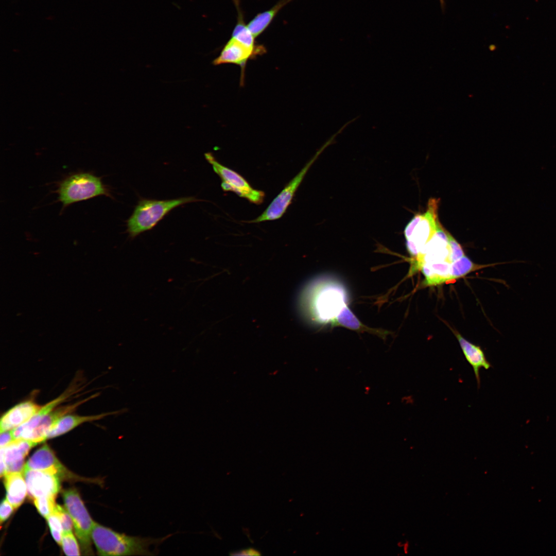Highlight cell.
<instances>
[{"instance_id":"30bf717a","label":"cell","mask_w":556,"mask_h":556,"mask_svg":"<svg viewBox=\"0 0 556 556\" xmlns=\"http://www.w3.org/2000/svg\"><path fill=\"white\" fill-rule=\"evenodd\" d=\"M263 45L256 47H249L236 39L231 38L222 48L219 55L212 63L214 65L223 64H234L239 65L241 69V83L244 82L245 67L249 59L255 58L266 53Z\"/></svg>"},{"instance_id":"83f0119b","label":"cell","mask_w":556,"mask_h":556,"mask_svg":"<svg viewBox=\"0 0 556 556\" xmlns=\"http://www.w3.org/2000/svg\"><path fill=\"white\" fill-rule=\"evenodd\" d=\"M14 440L11 430H8L1 432L0 446L3 447Z\"/></svg>"},{"instance_id":"d4e9b609","label":"cell","mask_w":556,"mask_h":556,"mask_svg":"<svg viewBox=\"0 0 556 556\" xmlns=\"http://www.w3.org/2000/svg\"><path fill=\"white\" fill-rule=\"evenodd\" d=\"M55 512L58 514L60 519L63 533L72 532L73 523L67 511L60 505H56Z\"/></svg>"},{"instance_id":"5bb4252c","label":"cell","mask_w":556,"mask_h":556,"mask_svg":"<svg viewBox=\"0 0 556 556\" xmlns=\"http://www.w3.org/2000/svg\"><path fill=\"white\" fill-rule=\"evenodd\" d=\"M37 444L24 439H16L1 448L6 464V474L22 473L25 464L24 458L30 450Z\"/></svg>"},{"instance_id":"ba28073f","label":"cell","mask_w":556,"mask_h":556,"mask_svg":"<svg viewBox=\"0 0 556 556\" xmlns=\"http://www.w3.org/2000/svg\"><path fill=\"white\" fill-rule=\"evenodd\" d=\"M63 498L65 507L72 518L81 549L85 554H91V531L94 522L76 490L71 489L64 491Z\"/></svg>"},{"instance_id":"e0dca14e","label":"cell","mask_w":556,"mask_h":556,"mask_svg":"<svg viewBox=\"0 0 556 556\" xmlns=\"http://www.w3.org/2000/svg\"><path fill=\"white\" fill-rule=\"evenodd\" d=\"M457 338L463 355L472 367L477 381L478 388L480 385V370L481 368L488 370L492 367L487 360L485 354L481 348L465 339L459 332L451 329Z\"/></svg>"},{"instance_id":"44dd1931","label":"cell","mask_w":556,"mask_h":556,"mask_svg":"<svg viewBox=\"0 0 556 556\" xmlns=\"http://www.w3.org/2000/svg\"><path fill=\"white\" fill-rule=\"evenodd\" d=\"M237 12V22L232 31L231 37L251 47L258 46L244 20V13L240 7V0H232Z\"/></svg>"},{"instance_id":"3957f363","label":"cell","mask_w":556,"mask_h":556,"mask_svg":"<svg viewBox=\"0 0 556 556\" xmlns=\"http://www.w3.org/2000/svg\"><path fill=\"white\" fill-rule=\"evenodd\" d=\"M201 201L194 197L159 200L141 198L127 221V232L131 239L152 229L171 211L186 203Z\"/></svg>"},{"instance_id":"9a60e30c","label":"cell","mask_w":556,"mask_h":556,"mask_svg":"<svg viewBox=\"0 0 556 556\" xmlns=\"http://www.w3.org/2000/svg\"><path fill=\"white\" fill-rule=\"evenodd\" d=\"M76 387L69 388L56 398L51 401L44 406H42L38 412L28 421L21 426L11 430L14 440H28L33 430L36 427L40 420L51 411L58 407L61 403L65 401L71 395L76 392Z\"/></svg>"},{"instance_id":"8992f818","label":"cell","mask_w":556,"mask_h":556,"mask_svg":"<svg viewBox=\"0 0 556 556\" xmlns=\"http://www.w3.org/2000/svg\"><path fill=\"white\" fill-rule=\"evenodd\" d=\"M342 131V129H339L337 132L332 135L300 172L284 187L261 215L249 222L258 223L277 220L281 218L291 204L296 192L311 166L322 152L327 146L333 143L337 134L341 133Z\"/></svg>"},{"instance_id":"4fadbf2b","label":"cell","mask_w":556,"mask_h":556,"mask_svg":"<svg viewBox=\"0 0 556 556\" xmlns=\"http://www.w3.org/2000/svg\"><path fill=\"white\" fill-rule=\"evenodd\" d=\"M92 397H90L73 404L56 407L40 420L38 425L31 432L27 440L37 445L44 442L47 439V434L52 427L61 418L74 411L82 403L86 402L88 399Z\"/></svg>"},{"instance_id":"603a6c76","label":"cell","mask_w":556,"mask_h":556,"mask_svg":"<svg viewBox=\"0 0 556 556\" xmlns=\"http://www.w3.org/2000/svg\"><path fill=\"white\" fill-rule=\"evenodd\" d=\"M55 499L51 497H41L33 499L34 504L39 513L46 518L55 511L56 504Z\"/></svg>"},{"instance_id":"9c48e42d","label":"cell","mask_w":556,"mask_h":556,"mask_svg":"<svg viewBox=\"0 0 556 556\" xmlns=\"http://www.w3.org/2000/svg\"><path fill=\"white\" fill-rule=\"evenodd\" d=\"M439 199L430 198L428 202L426 211L411 234L407 238L406 248L408 253L415 257L423 247L433 236L437 231L438 208Z\"/></svg>"},{"instance_id":"f546056e","label":"cell","mask_w":556,"mask_h":556,"mask_svg":"<svg viewBox=\"0 0 556 556\" xmlns=\"http://www.w3.org/2000/svg\"><path fill=\"white\" fill-rule=\"evenodd\" d=\"M0 453H0V454H1V457H0V458H1V462H0L1 472H0V475H1V477H2L3 476L4 477L5 476V475L6 474V473H7V472H6V462H5V460L4 456V454H3V452L2 451H0Z\"/></svg>"},{"instance_id":"d6986e66","label":"cell","mask_w":556,"mask_h":556,"mask_svg":"<svg viewBox=\"0 0 556 556\" xmlns=\"http://www.w3.org/2000/svg\"><path fill=\"white\" fill-rule=\"evenodd\" d=\"M4 484L6 490V499L14 509L18 508L23 502L27 494V485L23 473L16 472L6 474L4 476Z\"/></svg>"},{"instance_id":"7a4b0ae2","label":"cell","mask_w":556,"mask_h":556,"mask_svg":"<svg viewBox=\"0 0 556 556\" xmlns=\"http://www.w3.org/2000/svg\"><path fill=\"white\" fill-rule=\"evenodd\" d=\"M173 534L158 538L126 534L94 523L91 538L100 555H153Z\"/></svg>"},{"instance_id":"7c38bea8","label":"cell","mask_w":556,"mask_h":556,"mask_svg":"<svg viewBox=\"0 0 556 556\" xmlns=\"http://www.w3.org/2000/svg\"><path fill=\"white\" fill-rule=\"evenodd\" d=\"M41 407L32 401H24L12 407L1 419V432L21 426L36 414Z\"/></svg>"},{"instance_id":"6da1fadb","label":"cell","mask_w":556,"mask_h":556,"mask_svg":"<svg viewBox=\"0 0 556 556\" xmlns=\"http://www.w3.org/2000/svg\"><path fill=\"white\" fill-rule=\"evenodd\" d=\"M412 259L411 272L420 270L425 276L426 286L441 285L454 280L453 267L457 260L439 220L435 234Z\"/></svg>"},{"instance_id":"52a82bcc","label":"cell","mask_w":556,"mask_h":556,"mask_svg":"<svg viewBox=\"0 0 556 556\" xmlns=\"http://www.w3.org/2000/svg\"><path fill=\"white\" fill-rule=\"evenodd\" d=\"M204 157L221 179V186L223 191L234 192L239 197L257 205L263 203L265 197L263 191L253 188L240 174L219 163L212 153H205Z\"/></svg>"},{"instance_id":"cb8c5ba5","label":"cell","mask_w":556,"mask_h":556,"mask_svg":"<svg viewBox=\"0 0 556 556\" xmlns=\"http://www.w3.org/2000/svg\"><path fill=\"white\" fill-rule=\"evenodd\" d=\"M61 545L66 555H80L79 548L77 542L72 532L63 533Z\"/></svg>"},{"instance_id":"2e32d148","label":"cell","mask_w":556,"mask_h":556,"mask_svg":"<svg viewBox=\"0 0 556 556\" xmlns=\"http://www.w3.org/2000/svg\"><path fill=\"white\" fill-rule=\"evenodd\" d=\"M24 468L46 471L58 476L64 475L65 472L53 450L47 444L34 453L25 463Z\"/></svg>"},{"instance_id":"277c9868","label":"cell","mask_w":556,"mask_h":556,"mask_svg":"<svg viewBox=\"0 0 556 556\" xmlns=\"http://www.w3.org/2000/svg\"><path fill=\"white\" fill-rule=\"evenodd\" d=\"M58 193L59 200L64 206L98 196L113 198L100 178L86 172L76 173L65 179L60 184Z\"/></svg>"},{"instance_id":"5b68a950","label":"cell","mask_w":556,"mask_h":556,"mask_svg":"<svg viewBox=\"0 0 556 556\" xmlns=\"http://www.w3.org/2000/svg\"><path fill=\"white\" fill-rule=\"evenodd\" d=\"M309 310L319 321L327 322L337 318L346 306V296L343 288L328 284L307 295Z\"/></svg>"},{"instance_id":"8fae6325","label":"cell","mask_w":556,"mask_h":556,"mask_svg":"<svg viewBox=\"0 0 556 556\" xmlns=\"http://www.w3.org/2000/svg\"><path fill=\"white\" fill-rule=\"evenodd\" d=\"M28 496L32 499L41 497L55 498L60 488L58 475L46 471L24 468Z\"/></svg>"},{"instance_id":"ac0fdd59","label":"cell","mask_w":556,"mask_h":556,"mask_svg":"<svg viewBox=\"0 0 556 556\" xmlns=\"http://www.w3.org/2000/svg\"><path fill=\"white\" fill-rule=\"evenodd\" d=\"M124 410L125 409H122L120 411L86 416L67 414L61 418L54 425L47 434V439L62 435L84 423L98 420L111 414L123 413Z\"/></svg>"},{"instance_id":"484cf974","label":"cell","mask_w":556,"mask_h":556,"mask_svg":"<svg viewBox=\"0 0 556 556\" xmlns=\"http://www.w3.org/2000/svg\"><path fill=\"white\" fill-rule=\"evenodd\" d=\"M46 518L50 531H55L63 533L60 519L58 514L55 511Z\"/></svg>"},{"instance_id":"4dcf8cb0","label":"cell","mask_w":556,"mask_h":556,"mask_svg":"<svg viewBox=\"0 0 556 556\" xmlns=\"http://www.w3.org/2000/svg\"><path fill=\"white\" fill-rule=\"evenodd\" d=\"M440 5H441L442 10L443 11L444 9H445V0H440Z\"/></svg>"},{"instance_id":"f1b7e54d","label":"cell","mask_w":556,"mask_h":556,"mask_svg":"<svg viewBox=\"0 0 556 556\" xmlns=\"http://www.w3.org/2000/svg\"><path fill=\"white\" fill-rule=\"evenodd\" d=\"M231 555H259L260 552L253 548H246L238 551H231L229 553Z\"/></svg>"},{"instance_id":"ffe728a7","label":"cell","mask_w":556,"mask_h":556,"mask_svg":"<svg viewBox=\"0 0 556 556\" xmlns=\"http://www.w3.org/2000/svg\"><path fill=\"white\" fill-rule=\"evenodd\" d=\"M293 0H280L272 7L257 14L247 24L256 38L269 27L280 10Z\"/></svg>"},{"instance_id":"4316f807","label":"cell","mask_w":556,"mask_h":556,"mask_svg":"<svg viewBox=\"0 0 556 556\" xmlns=\"http://www.w3.org/2000/svg\"><path fill=\"white\" fill-rule=\"evenodd\" d=\"M14 509L13 506L7 499H3L0 507V519L1 523L9 517L13 511Z\"/></svg>"},{"instance_id":"7402d4cb","label":"cell","mask_w":556,"mask_h":556,"mask_svg":"<svg viewBox=\"0 0 556 556\" xmlns=\"http://www.w3.org/2000/svg\"><path fill=\"white\" fill-rule=\"evenodd\" d=\"M336 320L341 325L353 329H358L361 326L359 320L347 306L342 309Z\"/></svg>"}]
</instances>
